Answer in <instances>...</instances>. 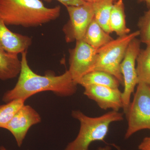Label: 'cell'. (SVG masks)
I'll list each match as a JSON object with an SVG mask.
<instances>
[{
	"label": "cell",
	"instance_id": "cell-1",
	"mask_svg": "<svg viewBox=\"0 0 150 150\" xmlns=\"http://www.w3.org/2000/svg\"><path fill=\"white\" fill-rule=\"evenodd\" d=\"M27 51L21 53V68L18 80L13 88L4 93L3 102L16 99L25 100L41 92L51 91L62 97L72 96L77 91V85L67 70L59 76L37 74L30 69L27 60Z\"/></svg>",
	"mask_w": 150,
	"mask_h": 150
},
{
	"label": "cell",
	"instance_id": "cell-2",
	"mask_svg": "<svg viewBox=\"0 0 150 150\" xmlns=\"http://www.w3.org/2000/svg\"><path fill=\"white\" fill-rule=\"evenodd\" d=\"M60 6L46 7L41 0H0V18L7 25L40 26L57 19Z\"/></svg>",
	"mask_w": 150,
	"mask_h": 150
},
{
	"label": "cell",
	"instance_id": "cell-3",
	"mask_svg": "<svg viewBox=\"0 0 150 150\" xmlns=\"http://www.w3.org/2000/svg\"><path fill=\"white\" fill-rule=\"evenodd\" d=\"M71 115L79 122V131L74 140L69 143L64 150H88L93 142L104 141L111 123L123 120V113L113 110L91 117L80 110H74Z\"/></svg>",
	"mask_w": 150,
	"mask_h": 150
},
{
	"label": "cell",
	"instance_id": "cell-4",
	"mask_svg": "<svg viewBox=\"0 0 150 150\" xmlns=\"http://www.w3.org/2000/svg\"><path fill=\"white\" fill-rule=\"evenodd\" d=\"M140 35L139 30L113 39L97 50L93 71H101L115 77L123 85L121 64L130 42Z\"/></svg>",
	"mask_w": 150,
	"mask_h": 150
},
{
	"label": "cell",
	"instance_id": "cell-5",
	"mask_svg": "<svg viewBox=\"0 0 150 150\" xmlns=\"http://www.w3.org/2000/svg\"><path fill=\"white\" fill-rule=\"evenodd\" d=\"M124 113L128 121L126 139L138 131L150 130V85L144 83L138 84L134 99Z\"/></svg>",
	"mask_w": 150,
	"mask_h": 150
},
{
	"label": "cell",
	"instance_id": "cell-6",
	"mask_svg": "<svg viewBox=\"0 0 150 150\" xmlns=\"http://www.w3.org/2000/svg\"><path fill=\"white\" fill-rule=\"evenodd\" d=\"M69 20L63 28L67 43L82 39L85 33L94 18L92 3L81 5L66 6Z\"/></svg>",
	"mask_w": 150,
	"mask_h": 150
},
{
	"label": "cell",
	"instance_id": "cell-7",
	"mask_svg": "<svg viewBox=\"0 0 150 150\" xmlns=\"http://www.w3.org/2000/svg\"><path fill=\"white\" fill-rule=\"evenodd\" d=\"M69 71L77 84L84 75L93 71L96 63L97 50L83 39L76 41L74 48L69 50Z\"/></svg>",
	"mask_w": 150,
	"mask_h": 150
},
{
	"label": "cell",
	"instance_id": "cell-8",
	"mask_svg": "<svg viewBox=\"0 0 150 150\" xmlns=\"http://www.w3.org/2000/svg\"><path fill=\"white\" fill-rule=\"evenodd\" d=\"M141 41L134 38L128 46L121 64V71L123 80L124 90L122 92L124 113L130 104L131 95L138 84L136 62L141 49Z\"/></svg>",
	"mask_w": 150,
	"mask_h": 150
},
{
	"label": "cell",
	"instance_id": "cell-9",
	"mask_svg": "<svg viewBox=\"0 0 150 150\" xmlns=\"http://www.w3.org/2000/svg\"><path fill=\"white\" fill-rule=\"evenodd\" d=\"M40 114L29 105H23L5 127L13 136L17 145L21 147L31 126L40 123Z\"/></svg>",
	"mask_w": 150,
	"mask_h": 150
},
{
	"label": "cell",
	"instance_id": "cell-10",
	"mask_svg": "<svg viewBox=\"0 0 150 150\" xmlns=\"http://www.w3.org/2000/svg\"><path fill=\"white\" fill-rule=\"evenodd\" d=\"M84 88V94L96 103L101 109L119 111L123 108L122 92L119 88L97 85L88 86Z\"/></svg>",
	"mask_w": 150,
	"mask_h": 150
},
{
	"label": "cell",
	"instance_id": "cell-11",
	"mask_svg": "<svg viewBox=\"0 0 150 150\" xmlns=\"http://www.w3.org/2000/svg\"><path fill=\"white\" fill-rule=\"evenodd\" d=\"M0 18V51L18 54L27 51L32 39L27 35L12 32Z\"/></svg>",
	"mask_w": 150,
	"mask_h": 150
},
{
	"label": "cell",
	"instance_id": "cell-12",
	"mask_svg": "<svg viewBox=\"0 0 150 150\" xmlns=\"http://www.w3.org/2000/svg\"><path fill=\"white\" fill-rule=\"evenodd\" d=\"M21 68L18 54L0 51V80L6 81L17 77Z\"/></svg>",
	"mask_w": 150,
	"mask_h": 150
},
{
	"label": "cell",
	"instance_id": "cell-13",
	"mask_svg": "<svg viewBox=\"0 0 150 150\" xmlns=\"http://www.w3.org/2000/svg\"><path fill=\"white\" fill-rule=\"evenodd\" d=\"M84 41L98 50L113 40L93 18L82 38Z\"/></svg>",
	"mask_w": 150,
	"mask_h": 150
},
{
	"label": "cell",
	"instance_id": "cell-14",
	"mask_svg": "<svg viewBox=\"0 0 150 150\" xmlns=\"http://www.w3.org/2000/svg\"><path fill=\"white\" fill-rule=\"evenodd\" d=\"M112 32L120 36L129 34L130 29L126 26L125 6L123 0H116L112 6L110 18Z\"/></svg>",
	"mask_w": 150,
	"mask_h": 150
},
{
	"label": "cell",
	"instance_id": "cell-15",
	"mask_svg": "<svg viewBox=\"0 0 150 150\" xmlns=\"http://www.w3.org/2000/svg\"><path fill=\"white\" fill-rule=\"evenodd\" d=\"M83 88L91 85L104 86L113 88H118L119 81L112 75L101 71H93L86 74L78 83Z\"/></svg>",
	"mask_w": 150,
	"mask_h": 150
},
{
	"label": "cell",
	"instance_id": "cell-16",
	"mask_svg": "<svg viewBox=\"0 0 150 150\" xmlns=\"http://www.w3.org/2000/svg\"><path fill=\"white\" fill-rule=\"evenodd\" d=\"M116 0H101L93 3L94 18L105 32L112 33L110 26V18L112 6Z\"/></svg>",
	"mask_w": 150,
	"mask_h": 150
},
{
	"label": "cell",
	"instance_id": "cell-17",
	"mask_svg": "<svg viewBox=\"0 0 150 150\" xmlns=\"http://www.w3.org/2000/svg\"><path fill=\"white\" fill-rule=\"evenodd\" d=\"M137 62L138 83H144L150 86V44L146 49L141 50Z\"/></svg>",
	"mask_w": 150,
	"mask_h": 150
},
{
	"label": "cell",
	"instance_id": "cell-18",
	"mask_svg": "<svg viewBox=\"0 0 150 150\" xmlns=\"http://www.w3.org/2000/svg\"><path fill=\"white\" fill-rule=\"evenodd\" d=\"M25 100L16 99L0 105V128L4 129Z\"/></svg>",
	"mask_w": 150,
	"mask_h": 150
},
{
	"label": "cell",
	"instance_id": "cell-19",
	"mask_svg": "<svg viewBox=\"0 0 150 150\" xmlns=\"http://www.w3.org/2000/svg\"><path fill=\"white\" fill-rule=\"evenodd\" d=\"M140 41L146 45L150 44V7L140 18L138 23Z\"/></svg>",
	"mask_w": 150,
	"mask_h": 150
},
{
	"label": "cell",
	"instance_id": "cell-20",
	"mask_svg": "<svg viewBox=\"0 0 150 150\" xmlns=\"http://www.w3.org/2000/svg\"><path fill=\"white\" fill-rule=\"evenodd\" d=\"M46 2L51 3L54 0H44ZM64 5L65 6H78L85 4V0H56Z\"/></svg>",
	"mask_w": 150,
	"mask_h": 150
},
{
	"label": "cell",
	"instance_id": "cell-21",
	"mask_svg": "<svg viewBox=\"0 0 150 150\" xmlns=\"http://www.w3.org/2000/svg\"><path fill=\"white\" fill-rule=\"evenodd\" d=\"M138 148L140 150H150V137L144 138Z\"/></svg>",
	"mask_w": 150,
	"mask_h": 150
},
{
	"label": "cell",
	"instance_id": "cell-22",
	"mask_svg": "<svg viewBox=\"0 0 150 150\" xmlns=\"http://www.w3.org/2000/svg\"><path fill=\"white\" fill-rule=\"evenodd\" d=\"M96 150H112V148L109 146H106L103 147H99Z\"/></svg>",
	"mask_w": 150,
	"mask_h": 150
},
{
	"label": "cell",
	"instance_id": "cell-23",
	"mask_svg": "<svg viewBox=\"0 0 150 150\" xmlns=\"http://www.w3.org/2000/svg\"><path fill=\"white\" fill-rule=\"evenodd\" d=\"M140 2L144 1L146 4L148 8L150 7V0H139Z\"/></svg>",
	"mask_w": 150,
	"mask_h": 150
},
{
	"label": "cell",
	"instance_id": "cell-24",
	"mask_svg": "<svg viewBox=\"0 0 150 150\" xmlns=\"http://www.w3.org/2000/svg\"><path fill=\"white\" fill-rule=\"evenodd\" d=\"M85 1L86 2H87L93 3L99 1H101V0H85Z\"/></svg>",
	"mask_w": 150,
	"mask_h": 150
},
{
	"label": "cell",
	"instance_id": "cell-25",
	"mask_svg": "<svg viewBox=\"0 0 150 150\" xmlns=\"http://www.w3.org/2000/svg\"><path fill=\"white\" fill-rule=\"evenodd\" d=\"M0 150H8L7 149H6L5 147L4 146H1L0 147Z\"/></svg>",
	"mask_w": 150,
	"mask_h": 150
}]
</instances>
